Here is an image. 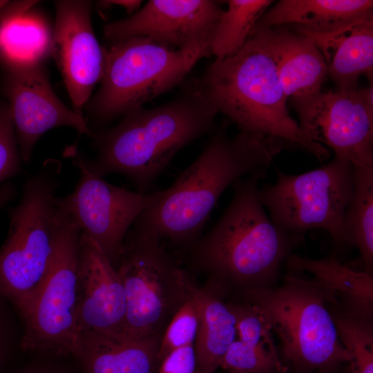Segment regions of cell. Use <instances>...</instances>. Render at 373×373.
<instances>
[{
	"mask_svg": "<svg viewBox=\"0 0 373 373\" xmlns=\"http://www.w3.org/2000/svg\"><path fill=\"white\" fill-rule=\"evenodd\" d=\"M222 121L195 160L140 213L131 228L151 233L163 244L191 246L202 233L224 190L246 175L265 173L287 146L240 131L229 137Z\"/></svg>",
	"mask_w": 373,
	"mask_h": 373,
	"instance_id": "1",
	"label": "cell"
},
{
	"mask_svg": "<svg viewBox=\"0 0 373 373\" xmlns=\"http://www.w3.org/2000/svg\"><path fill=\"white\" fill-rule=\"evenodd\" d=\"M265 175L236 181L221 217L189 247L193 268L227 294L275 286L282 264L303 241V236L281 229L266 214L258 186Z\"/></svg>",
	"mask_w": 373,
	"mask_h": 373,
	"instance_id": "2",
	"label": "cell"
},
{
	"mask_svg": "<svg viewBox=\"0 0 373 373\" xmlns=\"http://www.w3.org/2000/svg\"><path fill=\"white\" fill-rule=\"evenodd\" d=\"M217 114L190 85L165 104L137 108L122 115L115 126L92 131L95 156L87 158L79 153L95 175H122L137 192L148 193L182 149L213 129Z\"/></svg>",
	"mask_w": 373,
	"mask_h": 373,
	"instance_id": "3",
	"label": "cell"
},
{
	"mask_svg": "<svg viewBox=\"0 0 373 373\" xmlns=\"http://www.w3.org/2000/svg\"><path fill=\"white\" fill-rule=\"evenodd\" d=\"M191 85L240 131L301 148L321 161L329 157L289 113L267 28H254L236 54L216 59Z\"/></svg>",
	"mask_w": 373,
	"mask_h": 373,
	"instance_id": "4",
	"label": "cell"
},
{
	"mask_svg": "<svg viewBox=\"0 0 373 373\" xmlns=\"http://www.w3.org/2000/svg\"><path fill=\"white\" fill-rule=\"evenodd\" d=\"M256 306L278 339L280 358L289 373H313L352 362L328 307L329 296L315 279L289 271L279 286L239 294Z\"/></svg>",
	"mask_w": 373,
	"mask_h": 373,
	"instance_id": "5",
	"label": "cell"
},
{
	"mask_svg": "<svg viewBox=\"0 0 373 373\" xmlns=\"http://www.w3.org/2000/svg\"><path fill=\"white\" fill-rule=\"evenodd\" d=\"M211 55L209 44L175 50L143 36L111 43L100 86L86 104L90 132L172 89Z\"/></svg>",
	"mask_w": 373,
	"mask_h": 373,
	"instance_id": "6",
	"label": "cell"
},
{
	"mask_svg": "<svg viewBox=\"0 0 373 373\" xmlns=\"http://www.w3.org/2000/svg\"><path fill=\"white\" fill-rule=\"evenodd\" d=\"M60 164L48 161L25 182L9 212L7 239L0 249V294L25 315L48 274L62 210L55 195Z\"/></svg>",
	"mask_w": 373,
	"mask_h": 373,
	"instance_id": "7",
	"label": "cell"
},
{
	"mask_svg": "<svg viewBox=\"0 0 373 373\" xmlns=\"http://www.w3.org/2000/svg\"><path fill=\"white\" fill-rule=\"evenodd\" d=\"M115 269L126 302L124 336L162 337L199 288L155 236L131 228Z\"/></svg>",
	"mask_w": 373,
	"mask_h": 373,
	"instance_id": "8",
	"label": "cell"
},
{
	"mask_svg": "<svg viewBox=\"0 0 373 373\" xmlns=\"http://www.w3.org/2000/svg\"><path fill=\"white\" fill-rule=\"evenodd\" d=\"M354 167L335 157L329 163L299 175L277 170L275 184L259 189L272 222L300 236L312 229L327 231L338 245L345 243L344 216L353 192Z\"/></svg>",
	"mask_w": 373,
	"mask_h": 373,
	"instance_id": "9",
	"label": "cell"
},
{
	"mask_svg": "<svg viewBox=\"0 0 373 373\" xmlns=\"http://www.w3.org/2000/svg\"><path fill=\"white\" fill-rule=\"evenodd\" d=\"M46 280L26 315L22 347L57 354H75L78 245L81 230L62 209Z\"/></svg>",
	"mask_w": 373,
	"mask_h": 373,
	"instance_id": "10",
	"label": "cell"
},
{
	"mask_svg": "<svg viewBox=\"0 0 373 373\" xmlns=\"http://www.w3.org/2000/svg\"><path fill=\"white\" fill-rule=\"evenodd\" d=\"M309 140L332 149L354 168L373 167V86L291 98Z\"/></svg>",
	"mask_w": 373,
	"mask_h": 373,
	"instance_id": "11",
	"label": "cell"
},
{
	"mask_svg": "<svg viewBox=\"0 0 373 373\" xmlns=\"http://www.w3.org/2000/svg\"><path fill=\"white\" fill-rule=\"evenodd\" d=\"M66 153L79 170V178L68 195L59 198L58 204L115 268L128 230L157 191L141 193L113 185L91 172L74 146Z\"/></svg>",
	"mask_w": 373,
	"mask_h": 373,
	"instance_id": "12",
	"label": "cell"
},
{
	"mask_svg": "<svg viewBox=\"0 0 373 373\" xmlns=\"http://www.w3.org/2000/svg\"><path fill=\"white\" fill-rule=\"evenodd\" d=\"M1 90L8 101L21 158L28 162L39 138L48 131L68 126L90 135L84 117L55 93L44 62L21 61L0 55Z\"/></svg>",
	"mask_w": 373,
	"mask_h": 373,
	"instance_id": "13",
	"label": "cell"
},
{
	"mask_svg": "<svg viewBox=\"0 0 373 373\" xmlns=\"http://www.w3.org/2000/svg\"><path fill=\"white\" fill-rule=\"evenodd\" d=\"M91 4L85 0L55 1L51 55L62 75L73 110L81 117L105 68V48L94 33Z\"/></svg>",
	"mask_w": 373,
	"mask_h": 373,
	"instance_id": "14",
	"label": "cell"
},
{
	"mask_svg": "<svg viewBox=\"0 0 373 373\" xmlns=\"http://www.w3.org/2000/svg\"><path fill=\"white\" fill-rule=\"evenodd\" d=\"M223 10L209 0H150L131 17L106 24L111 43L143 36L177 49L209 44Z\"/></svg>",
	"mask_w": 373,
	"mask_h": 373,
	"instance_id": "15",
	"label": "cell"
},
{
	"mask_svg": "<svg viewBox=\"0 0 373 373\" xmlns=\"http://www.w3.org/2000/svg\"><path fill=\"white\" fill-rule=\"evenodd\" d=\"M125 292L115 267L99 245L81 233L78 245L77 323L79 332L124 336Z\"/></svg>",
	"mask_w": 373,
	"mask_h": 373,
	"instance_id": "16",
	"label": "cell"
},
{
	"mask_svg": "<svg viewBox=\"0 0 373 373\" xmlns=\"http://www.w3.org/2000/svg\"><path fill=\"white\" fill-rule=\"evenodd\" d=\"M161 338L84 332L74 356L85 373H157Z\"/></svg>",
	"mask_w": 373,
	"mask_h": 373,
	"instance_id": "17",
	"label": "cell"
},
{
	"mask_svg": "<svg viewBox=\"0 0 373 373\" xmlns=\"http://www.w3.org/2000/svg\"><path fill=\"white\" fill-rule=\"evenodd\" d=\"M268 29L282 86L286 96L301 98L321 91L327 64L309 35L285 27Z\"/></svg>",
	"mask_w": 373,
	"mask_h": 373,
	"instance_id": "18",
	"label": "cell"
},
{
	"mask_svg": "<svg viewBox=\"0 0 373 373\" xmlns=\"http://www.w3.org/2000/svg\"><path fill=\"white\" fill-rule=\"evenodd\" d=\"M373 19L372 0H282L264 13L254 28L293 23L316 34H329Z\"/></svg>",
	"mask_w": 373,
	"mask_h": 373,
	"instance_id": "19",
	"label": "cell"
},
{
	"mask_svg": "<svg viewBox=\"0 0 373 373\" xmlns=\"http://www.w3.org/2000/svg\"><path fill=\"white\" fill-rule=\"evenodd\" d=\"M289 271L312 274L329 296L330 304L353 316L372 319L373 275L343 265L334 258L315 260L291 254Z\"/></svg>",
	"mask_w": 373,
	"mask_h": 373,
	"instance_id": "20",
	"label": "cell"
},
{
	"mask_svg": "<svg viewBox=\"0 0 373 373\" xmlns=\"http://www.w3.org/2000/svg\"><path fill=\"white\" fill-rule=\"evenodd\" d=\"M200 289L196 297L199 323L194 343L196 373H216L230 345L236 340L237 313L235 303L224 300L220 288Z\"/></svg>",
	"mask_w": 373,
	"mask_h": 373,
	"instance_id": "21",
	"label": "cell"
},
{
	"mask_svg": "<svg viewBox=\"0 0 373 373\" xmlns=\"http://www.w3.org/2000/svg\"><path fill=\"white\" fill-rule=\"evenodd\" d=\"M304 32L314 40L324 58L329 48L334 50L327 67L336 90L357 88L358 79L363 75L372 81L373 19L332 33Z\"/></svg>",
	"mask_w": 373,
	"mask_h": 373,
	"instance_id": "22",
	"label": "cell"
},
{
	"mask_svg": "<svg viewBox=\"0 0 373 373\" xmlns=\"http://www.w3.org/2000/svg\"><path fill=\"white\" fill-rule=\"evenodd\" d=\"M37 1L10 2L0 12V55L21 61L44 62L53 34L48 19L33 9Z\"/></svg>",
	"mask_w": 373,
	"mask_h": 373,
	"instance_id": "23",
	"label": "cell"
},
{
	"mask_svg": "<svg viewBox=\"0 0 373 373\" xmlns=\"http://www.w3.org/2000/svg\"><path fill=\"white\" fill-rule=\"evenodd\" d=\"M345 243L360 252L373 275V167L354 168L353 192L344 216Z\"/></svg>",
	"mask_w": 373,
	"mask_h": 373,
	"instance_id": "24",
	"label": "cell"
},
{
	"mask_svg": "<svg viewBox=\"0 0 373 373\" xmlns=\"http://www.w3.org/2000/svg\"><path fill=\"white\" fill-rule=\"evenodd\" d=\"M219 369L222 373H289L265 318L251 334L233 342Z\"/></svg>",
	"mask_w": 373,
	"mask_h": 373,
	"instance_id": "25",
	"label": "cell"
},
{
	"mask_svg": "<svg viewBox=\"0 0 373 373\" xmlns=\"http://www.w3.org/2000/svg\"><path fill=\"white\" fill-rule=\"evenodd\" d=\"M270 0H229L213 32L211 54L223 59L236 54L245 44Z\"/></svg>",
	"mask_w": 373,
	"mask_h": 373,
	"instance_id": "26",
	"label": "cell"
},
{
	"mask_svg": "<svg viewBox=\"0 0 373 373\" xmlns=\"http://www.w3.org/2000/svg\"><path fill=\"white\" fill-rule=\"evenodd\" d=\"M338 337L352 356L354 373H373V321L346 314L328 303Z\"/></svg>",
	"mask_w": 373,
	"mask_h": 373,
	"instance_id": "27",
	"label": "cell"
},
{
	"mask_svg": "<svg viewBox=\"0 0 373 373\" xmlns=\"http://www.w3.org/2000/svg\"><path fill=\"white\" fill-rule=\"evenodd\" d=\"M196 294L175 313L166 327L160 343L159 365L175 349L195 343L199 323Z\"/></svg>",
	"mask_w": 373,
	"mask_h": 373,
	"instance_id": "28",
	"label": "cell"
},
{
	"mask_svg": "<svg viewBox=\"0 0 373 373\" xmlns=\"http://www.w3.org/2000/svg\"><path fill=\"white\" fill-rule=\"evenodd\" d=\"M20 159L8 106H5L0 108V182L20 171Z\"/></svg>",
	"mask_w": 373,
	"mask_h": 373,
	"instance_id": "29",
	"label": "cell"
},
{
	"mask_svg": "<svg viewBox=\"0 0 373 373\" xmlns=\"http://www.w3.org/2000/svg\"><path fill=\"white\" fill-rule=\"evenodd\" d=\"M157 373H196L194 344L171 352L160 363Z\"/></svg>",
	"mask_w": 373,
	"mask_h": 373,
	"instance_id": "30",
	"label": "cell"
},
{
	"mask_svg": "<svg viewBox=\"0 0 373 373\" xmlns=\"http://www.w3.org/2000/svg\"><path fill=\"white\" fill-rule=\"evenodd\" d=\"M99 3L102 8L103 7L104 8L115 5L120 6L124 8L127 12L131 13L139 9L142 1H99Z\"/></svg>",
	"mask_w": 373,
	"mask_h": 373,
	"instance_id": "31",
	"label": "cell"
},
{
	"mask_svg": "<svg viewBox=\"0 0 373 373\" xmlns=\"http://www.w3.org/2000/svg\"><path fill=\"white\" fill-rule=\"evenodd\" d=\"M15 192L10 185H6L0 189V208L12 198Z\"/></svg>",
	"mask_w": 373,
	"mask_h": 373,
	"instance_id": "32",
	"label": "cell"
},
{
	"mask_svg": "<svg viewBox=\"0 0 373 373\" xmlns=\"http://www.w3.org/2000/svg\"><path fill=\"white\" fill-rule=\"evenodd\" d=\"M313 373H354V372L350 365V363H349L337 369L327 371H320Z\"/></svg>",
	"mask_w": 373,
	"mask_h": 373,
	"instance_id": "33",
	"label": "cell"
},
{
	"mask_svg": "<svg viewBox=\"0 0 373 373\" xmlns=\"http://www.w3.org/2000/svg\"><path fill=\"white\" fill-rule=\"evenodd\" d=\"M23 373H61L57 370L46 369V368H35L25 371Z\"/></svg>",
	"mask_w": 373,
	"mask_h": 373,
	"instance_id": "34",
	"label": "cell"
},
{
	"mask_svg": "<svg viewBox=\"0 0 373 373\" xmlns=\"http://www.w3.org/2000/svg\"><path fill=\"white\" fill-rule=\"evenodd\" d=\"M1 327L0 326V357H1V353H2V350H3V333L1 332Z\"/></svg>",
	"mask_w": 373,
	"mask_h": 373,
	"instance_id": "35",
	"label": "cell"
},
{
	"mask_svg": "<svg viewBox=\"0 0 373 373\" xmlns=\"http://www.w3.org/2000/svg\"><path fill=\"white\" fill-rule=\"evenodd\" d=\"M8 2V1L0 0V12L2 10V9L6 6Z\"/></svg>",
	"mask_w": 373,
	"mask_h": 373,
	"instance_id": "36",
	"label": "cell"
}]
</instances>
